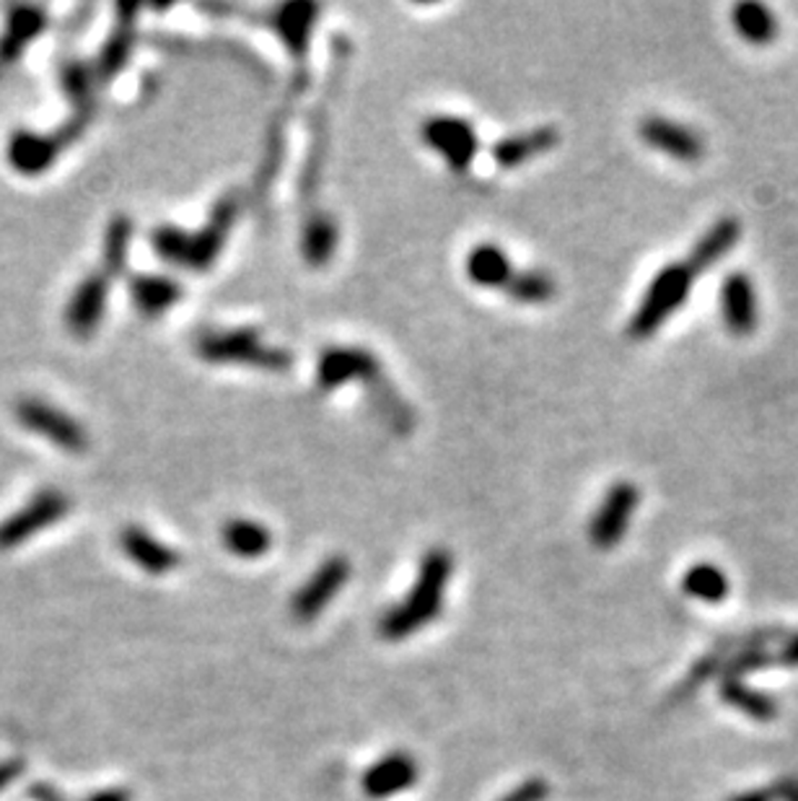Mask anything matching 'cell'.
Listing matches in <instances>:
<instances>
[{
	"label": "cell",
	"instance_id": "obj_16",
	"mask_svg": "<svg viewBox=\"0 0 798 801\" xmlns=\"http://www.w3.org/2000/svg\"><path fill=\"white\" fill-rule=\"evenodd\" d=\"M418 781V762L407 752H392L363 773V791L369 799H392Z\"/></svg>",
	"mask_w": 798,
	"mask_h": 801
},
{
	"label": "cell",
	"instance_id": "obj_6",
	"mask_svg": "<svg viewBox=\"0 0 798 801\" xmlns=\"http://www.w3.org/2000/svg\"><path fill=\"white\" fill-rule=\"evenodd\" d=\"M381 371H385V363H381V358L373 350L361 346H330L319 356L315 381L319 392L327 394L332 389L350 384V381L366 384Z\"/></svg>",
	"mask_w": 798,
	"mask_h": 801
},
{
	"label": "cell",
	"instance_id": "obj_7",
	"mask_svg": "<svg viewBox=\"0 0 798 801\" xmlns=\"http://www.w3.org/2000/svg\"><path fill=\"white\" fill-rule=\"evenodd\" d=\"M640 503V490L636 482L620 480L607 490L601 498L597 513H593L589 524V537L593 548L612 550L622 542L625 532H628L632 513H636Z\"/></svg>",
	"mask_w": 798,
	"mask_h": 801
},
{
	"label": "cell",
	"instance_id": "obj_29",
	"mask_svg": "<svg viewBox=\"0 0 798 801\" xmlns=\"http://www.w3.org/2000/svg\"><path fill=\"white\" fill-rule=\"evenodd\" d=\"M508 299L516 303H527V307H539V303L552 301L558 296V283L547 270H523L513 272L511 283L503 291Z\"/></svg>",
	"mask_w": 798,
	"mask_h": 801
},
{
	"label": "cell",
	"instance_id": "obj_26",
	"mask_svg": "<svg viewBox=\"0 0 798 801\" xmlns=\"http://www.w3.org/2000/svg\"><path fill=\"white\" fill-rule=\"evenodd\" d=\"M731 23L737 34L755 47L770 44L778 37L776 13L765 3H757V0H745V3L734 6Z\"/></svg>",
	"mask_w": 798,
	"mask_h": 801
},
{
	"label": "cell",
	"instance_id": "obj_30",
	"mask_svg": "<svg viewBox=\"0 0 798 801\" xmlns=\"http://www.w3.org/2000/svg\"><path fill=\"white\" fill-rule=\"evenodd\" d=\"M721 695L726 703H731L739 711L752 715L757 721H770L776 715V703L770 698H765L762 692H755L741 684L737 677H726L721 684Z\"/></svg>",
	"mask_w": 798,
	"mask_h": 801
},
{
	"label": "cell",
	"instance_id": "obj_25",
	"mask_svg": "<svg viewBox=\"0 0 798 801\" xmlns=\"http://www.w3.org/2000/svg\"><path fill=\"white\" fill-rule=\"evenodd\" d=\"M223 548L239 558H262L272 548L270 529L255 519H229L221 529Z\"/></svg>",
	"mask_w": 798,
	"mask_h": 801
},
{
	"label": "cell",
	"instance_id": "obj_31",
	"mask_svg": "<svg viewBox=\"0 0 798 801\" xmlns=\"http://www.w3.org/2000/svg\"><path fill=\"white\" fill-rule=\"evenodd\" d=\"M132 13H136V8H132L128 19L120 21V27H117V31L112 34V39H109V44L104 47V52H101V60H99V76L101 78H112L122 70L124 62H128V54L132 52V29H136V19H132Z\"/></svg>",
	"mask_w": 798,
	"mask_h": 801
},
{
	"label": "cell",
	"instance_id": "obj_15",
	"mask_svg": "<svg viewBox=\"0 0 798 801\" xmlns=\"http://www.w3.org/2000/svg\"><path fill=\"white\" fill-rule=\"evenodd\" d=\"M560 143V130L555 124H542V128H531L523 132H513V136L500 138L492 146V161L498 169H516L537 156L550 153L555 146Z\"/></svg>",
	"mask_w": 798,
	"mask_h": 801
},
{
	"label": "cell",
	"instance_id": "obj_1",
	"mask_svg": "<svg viewBox=\"0 0 798 801\" xmlns=\"http://www.w3.org/2000/svg\"><path fill=\"white\" fill-rule=\"evenodd\" d=\"M453 571V558L446 548L428 550L420 560L418 579H415L412 589L407 591L402 602L395 604L392 610L385 612L379 622L381 635L387 641H399V638L412 635L415 630L426 628L430 620L438 618L443 607V594L449 587Z\"/></svg>",
	"mask_w": 798,
	"mask_h": 801
},
{
	"label": "cell",
	"instance_id": "obj_12",
	"mask_svg": "<svg viewBox=\"0 0 798 801\" xmlns=\"http://www.w3.org/2000/svg\"><path fill=\"white\" fill-rule=\"evenodd\" d=\"M303 89H307V73L299 76V81H293L291 97H288V99L283 101V107H280V112H278L276 117H272V122H270L268 143H265V153H262V163H260V171H257V177H255L252 200H255V208H257V210H265V208H268V202H270L272 182H276L278 174H280V167H283L288 114H291L293 97L299 99V93H301Z\"/></svg>",
	"mask_w": 798,
	"mask_h": 801
},
{
	"label": "cell",
	"instance_id": "obj_3",
	"mask_svg": "<svg viewBox=\"0 0 798 801\" xmlns=\"http://www.w3.org/2000/svg\"><path fill=\"white\" fill-rule=\"evenodd\" d=\"M695 272L687 268V262H671L656 272L651 283H648L644 299H640L636 314H632L628 324L630 340H648L661 330L664 322L685 307L690 299Z\"/></svg>",
	"mask_w": 798,
	"mask_h": 801
},
{
	"label": "cell",
	"instance_id": "obj_17",
	"mask_svg": "<svg viewBox=\"0 0 798 801\" xmlns=\"http://www.w3.org/2000/svg\"><path fill=\"white\" fill-rule=\"evenodd\" d=\"M327 136H330V132H327V112L325 107H317L309 120V151L299 174V200L307 213L309 210H315L319 184H322L327 143H330V138Z\"/></svg>",
	"mask_w": 798,
	"mask_h": 801
},
{
	"label": "cell",
	"instance_id": "obj_33",
	"mask_svg": "<svg viewBox=\"0 0 798 801\" xmlns=\"http://www.w3.org/2000/svg\"><path fill=\"white\" fill-rule=\"evenodd\" d=\"M547 797V783L542 781H527L519 789H513L503 801H542Z\"/></svg>",
	"mask_w": 798,
	"mask_h": 801
},
{
	"label": "cell",
	"instance_id": "obj_20",
	"mask_svg": "<svg viewBox=\"0 0 798 801\" xmlns=\"http://www.w3.org/2000/svg\"><path fill=\"white\" fill-rule=\"evenodd\" d=\"M739 239H741L739 218L734 216L718 218V221L710 226L698 241H695V247L690 249V254H687L685 260L687 268H690L695 276H700V272L714 268L716 262H721L724 257L739 244Z\"/></svg>",
	"mask_w": 798,
	"mask_h": 801
},
{
	"label": "cell",
	"instance_id": "obj_9",
	"mask_svg": "<svg viewBox=\"0 0 798 801\" xmlns=\"http://www.w3.org/2000/svg\"><path fill=\"white\" fill-rule=\"evenodd\" d=\"M70 509V501L58 490H42L34 501L16 511L11 519L0 524V550H13L34 537L42 529L58 524Z\"/></svg>",
	"mask_w": 798,
	"mask_h": 801
},
{
	"label": "cell",
	"instance_id": "obj_24",
	"mask_svg": "<svg viewBox=\"0 0 798 801\" xmlns=\"http://www.w3.org/2000/svg\"><path fill=\"white\" fill-rule=\"evenodd\" d=\"M184 288L177 283L174 278L167 276H138L130 283V296L136 307L143 311L146 317H159L163 311L174 307L182 299Z\"/></svg>",
	"mask_w": 798,
	"mask_h": 801
},
{
	"label": "cell",
	"instance_id": "obj_38",
	"mask_svg": "<svg viewBox=\"0 0 798 801\" xmlns=\"http://www.w3.org/2000/svg\"><path fill=\"white\" fill-rule=\"evenodd\" d=\"M780 659H784L788 667H798V635H794V638H791V641H788V643H786V649H784V657H780Z\"/></svg>",
	"mask_w": 798,
	"mask_h": 801
},
{
	"label": "cell",
	"instance_id": "obj_37",
	"mask_svg": "<svg viewBox=\"0 0 798 801\" xmlns=\"http://www.w3.org/2000/svg\"><path fill=\"white\" fill-rule=\"evenodd\" d=\"M31 797H34L37 801H66L60 797V791H54L52 785H44V783H37L34 789H31Z\"/></svg>",
	"mask_w": 798,
	"mask_h": 801
},
{
	"label": "cell",
	"instance_id": "obj_32",
	"mask_svg": "<svg viewBox=\"0 0 798 801\" xmlns=\"http://www.w3.org/2000/svg\"><path fill=\"white\" fill-rule=\"evenodd\" d=\"M16 13L19 16L11 19V34L0 44V66H6L13 54H19L23 42H29L39 31V27H42V16H39L34 8H16Z\"/></svg>",
	"mask_w": 798,
	"mask_h": 801
},
{
	"label": "cell",
	"instance_id": "obj_23",
	"mask_svg": "<svg viewBox=\"0 0 798 801\" xmlns=\"http://www.w3.org/2000/svg\"><path fill=\"white\" fill-rule=\"evenodd\" d=\"M513 262L508 254L492 241H482L472 252L467 254V278L480 288H492V291H506V286L513 278Z\"/></svg>",
	"mask_w": 798,
	"mask_h": 801
},
{
	"label": "cell",
	"instance_id": "obj_2",
	"mask_svg": "<svg viewBox=\"0 0 798 801\" xmlns=\"http://www.w3.org/2000/svg\"><path fill=\"white\" fill-rule=\"evenodd\" d=\"M198 356L208 363H237L255 366L262 371H288L293 366V356L286 348L272 346L262 338L260 330L241 327V330H208L198 342Z\"/></svg>",
	"mask_w": 798,
	"mask_h": 801
},
{
	"label": "cell",
	"instance_id": "obj_36",
	"mask_svg": "<svg viewBox=\"0 0 798 801\" xmlns=\"http://www.w3.org/2000/svg\"><path fill=\"white\" fill-rule=\"evenodd\" d=\"M776 799H778L776 789H762V791H745L729 801H776Z\"/></svg>",
	"mask_w": 798,
	"mask_h": 801
},
{
	"label": "cell",
	"instance_id": "obj_27",
	"mask_svg": "<svg viewBox=\"0 0 798 801\" xmlns=\"http://www.w3.org/2000/svg\"><path fill=\"white\" fill-rule=\"evenodd\" d=\"M54 153H58L54 140L39 138L34 132H19V136H13L11 148H8V159L21 174H37V171L47 169Z\"/></svg>",
	"mask_w": 798,
	"mask_h": 801
},
{
	"label": "cell",
	"instance_id": "obj_19",
	"mask_svg": "<svg viewBox=\"0 0 798 801\" xmlns=\"http://www.w3.org/2000/svg\"><path fill=\"white\" fill-rule=\"evenodd\" d=\"M112 276L114 272L101 268L99 276L86 278L83 283L78 286L73 301H70V307H68L66 319H68L70 330H73L76 334H81V338H86V334H91L93 330H97L101 317H104L107 291H109V280H112Z\"/></svg>",
	"mask_w": 798,
	"mask_h": 801
},
{
	"label": "cell",
	"instance_id": "obj_34",
	"mask_svg": "<svg viewBox=\"0 0 798 801\" xmlns=\"http://www.w3.org/2000/svg\"><path fill=\"white\" fill-rule=\"evenodd\" d=\"M21 773H23V762L21 760H3V762H0V791H6L13 781H19Z\"/></svg>",
	"mask_w": 798,
	"mask_h": 801
},
{
	"label": "cell",
	"instance_id": "obj_4",
	"mask_svg": "<svg viewBox=\"0 0 798 801\" xmlns=\"http://www.w3.org/2000/svg\"><path fill=\"white\" fill-rule=\"evenodd\" d=\"M245 206H247L245 190H237V187H233V190L221 194L213 206V210H210L208 223L194 233L184 231V249H182V262H179V268H187L194 272H206L208 268H213L218 257H221L226 241H229V233L233 226H237Z\"/></svg>",
	"mask_w": 798,
	"mask_h": 801
},
{
	"label": "cell",
	"instance_id": "obj_13",
	"mask_svg": "<svg viewBox=\"0 0 798 801\" xmlns=\"http://www.w3.org/2000/svg\"><path fill=\"white\" fill-rule=\"evenodd\" d=\"M317 3H307V0H299V3H280L270 11H265V19H268L270 29L280 37V42L286 44V50L291 52V58L303 66L309 52L311 31L317 27L319 19Z\"/></svg>",
	"mask_w": 798,
	"mask_h": 801
},
{
	"label": "cell",
	"instance_id": "obj_35",
	"mask_svg": "<svg viewBox=\"0 0 798 801\" xmlns=\"http://www.w3.org/2000/svg\"><path fill=\"white\" fill-rule=\"evenodd\" d=\"M86 801H132V799L124 789H104V791L91 793V797Z\"/></svg>",
	"mask_w": 798,
	"mask_h": 801
},
{
	"label": "cell",
	"instance_id": "obj_21",
	"mask_svg": "<svg viewBox=\"0 0 798 801\" xmlns=\"http://www.w3.org/2000/svg\"><path fill=\"white\" fill-rule=\"evenodd\" d=\"M363 387L373 412H377L389 431H395L397 435H407L415 431V412L410 404L405 402V397L399 394V389L389 381L387 371L377 373V377L366 381Z\"/></svg>",
	"mask_w": 798,
	"mask_h": 801
},
{
	"label": "cell",
	"instance_id": "obj_11",
	"mask_svg": "<svg viewBox=\"0 0 798 801\" xmlns=\"http://www.w3.org/2000/svg\"><path fill=\"white\" fill-rule=\"evenodd\" d=\"M638 136L648 148H654V151L671 156V159L685 163L700 161L702 153H706V143H702L700 132L661 114L644 117V120L638 122Z\"/></svg>",
	"mask_w": 798,
	"mask_h": 801
},
{
	"label": "cell",
	"instance_id": "obj_8",
	"mask_svg": "<svg viewBox=\"0 0 798 801\" xmlns=\"http://www.w3.org/2000/svg\"><path fill=\"white\" fill-rule=\"evenodd\" d=\"M350 579V560L346 555H330L315 573L309 575L307 583L296 591L291 599V614L299 622L315 620L317 614L327 610V604L340 594Z\"/></svg>",
	"mask_w": 798,
	"mask_h": 801
},
{
	"label": "cell",
	"instance_id": "obj_22",
	"mask_svg": "<svg viewBox=\"0 0 798 801\" xmlns=\"http://www.w3.org/2000/svg\"><path fill=\"white\" fill-rule=\"evenodd\" d=\"M340 244V223L335 221L332 213L322 208L309 210L303 218L301 231V254L311 268H325L335 257V249Z\"/></svg>",
	"mask_w": 798,
	"mask_h": 801
},
{
	"label": "cell",
	"instance_id": "obj_28",
	"mask_svg": "<svg viewBox=\"0 0 798 801\" xmlns=\"http://www.w3.org/2000/svg\"><path fill=\"white\" fill-rule=\"evenodd\" d=\"M682 591L687 597L700 599L706 604H718L729 597V579L714 563H698L687 568L682 575Z\"/></svg>",
	"mask_w": 798,
	"mask_h": 801
},
{
	"label": "cell",
	"instance_id": "obj_18",
	"mask_svg": "<svg viewBox=\"0 0 798 801\" xmlns=\"http://www.w3.org/2000/svg\"><path fill=\"white\" fill-rule=\"evenodd\" d=\"M120 548L138 568L151 575L171 573L179 565V552L161 540H156L143 527H124L120 534Z\"/></svg>",
	"mask_w": 798,
	"mask_h": 801
},
{
	"label": "cell",
	"instance_id": "obj_10",
	"mask_svg": "<svg viewBox=\"0 0 798 801\" xmlns=\"http://www.w3.org/2000/svg\"><path fill=\"white\" fill-rule=\"evenodd\" d=\"M16 418L23 428L42 435V439H50L54 447L68 449V451H83L86 443V431L78 420H73L66 412L52 408L42 400H21L16 404Z\"/></svg>",
	"mask_w": 798,
	"mask_h": 801
},
{
	"label": "cell",
	"instance_id": "obj_14",
	"mask_svg": "<svg viewBox=\"0 0 798 801\" xmlns=\"http://www.w3.org/2000/svg\"><path fill=\"white\" fill-rule=\"evenodd\" d=\"M721 314L724 324L737 338H749L760 324V303L752 278L747 272H731L721 286Z\"/></svg>",
	"mask_w": 798,
	"mask_h": 801
},
{
	"label": "cell",
	"instance_id": "obj_5",
	"mask_svg": "<svg viewBox=\"0 0 798 801\" xmlns=\"http://www.w3.org/2000/svg\"><path fill=\"white\" fill-rule=\"evenodd\" d=\"M420 138L430 151H436L449 163L453 174H467L472 167L477 151H480V138H477L475 124L467 117L457 114H433L420 124Z\"/></svg>",
	"mask_w": 798,
	"mask_h": 801
}]
</instances>
